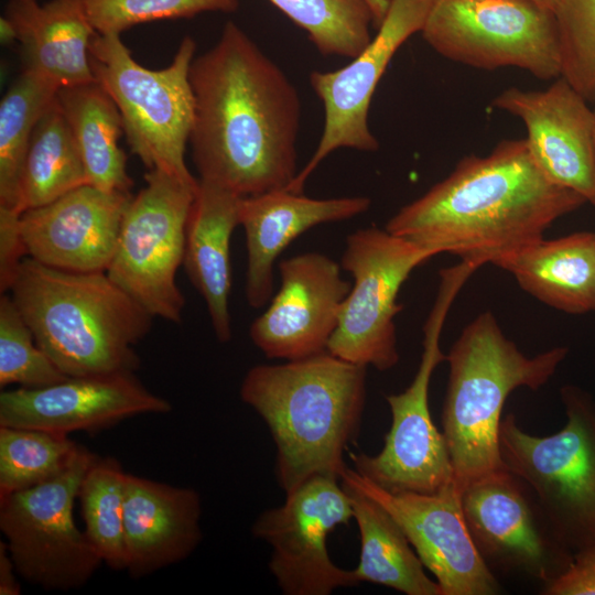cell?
<instances>
[{"label": "cell", "instance_id": "e575fe53", "mask_svg": "<svg viewBox=\"0 0 595 595\" xmlns=\"http://www.w3.org/2000/svg\"><path fill=\"white\" fill-rule=\"evenodd\" d=\"M98 34H121L142 23L192 18L210 11L234 12L238 0H84Z\"/></svg>", "mask_w": 595, "mask_h": 595}, {"label": "cell", "instance_id": "4fadbf2b", "mask_svg": "<svg viewBox=\"0 0 595 595\" xmlns=\"http://www.w3.org/2000/svg\"><path fill=\"white\" fill-rule=\"evenodd\" d=\"M285 501L256 519L251 531L272 548L269 569L285 595H328L357 585L353 570L331 560L326 540L353 519L339 477L316 475L285 494Z\"/></svg>", "mask_w": 595, "mask_h": 595}, {"label": "cell", "instance_id": "1f68e13d", "mask_svg": "<svg viewBox=\"0 0 595 595\" xmlns=\"http://www.w3.org/2000/svg\"><path fill=\"white\" fill-rule=\"evenodd\" d=\"M302 28L325 56L355 58L371 41L374 19L364 0H268Z\"/></svg>", "mask_w": 595, "mask_h": 595}, {"label": "cell", "instance_id": "8fae6325", "mask_svg": "<svg viewBox=\"0 0 595 595\" xmlns=\"http://www.w3.org/2000/svg\"><path fill=\"white\" fill-rule=\"evenodd\" d=\"M96 455L82 446L57 476L0 497V529L19 575L46 589L84 585L102 563L73 508Z\"/></svg>", "mask_w": 595, "mask_h": 595}, {"label": "cell", "instance_id": "d590c367", "mask_svg": "<svg viewBox=\"0 0 595 595\" xmlns=\"http://www.w3.org/2000/svg\"><path fill=\"white\" fill-rule=\"evenodd\" d=\"M20 212L0 208V291L7 293L28 253L20 228Z\"/></svg>", "mask_w": 595, "mask_h": 595}, {"label": "cell", "instance_id": "ac0fdd59", "mask_svg": "<svg viewBox=\"0 0 595 595\" xmlns=\"http://www.w3.org/2000/svg\"><path fill=\"white\" fill-rule=\"evenodd\" d=\"M171 410L170 401L148 390L134 372L68 377L46 387H19L0 394V425L66 435Z\"/></svg>", "mask_w": 595, "mask_h": 595}, {"label": "cell", "instance_id": "d4e9b609", "mask_svg": "<svg viewBox=\"0 0 595 595\" xmlns=\"http://www.w3.org/2000/svg\"><path fill=\"white\" fill-rule=\"evenodd\" d=\"M495 266L553 309L574 315L595 311V232L542 238Z\"/></svg>", "mask_w": 595, "mask_h": 595}, {"label": "cell", "instance_id": "cb8c5ba5", "mask_svg": "<svg viewBox=\"0 0 595 595\" xmlns=\"http://www.w3.org/2000/svg\"><path fill=\"white\" fill-rule=\"evenodd\" d=\"M240 198L227 188L198 178L186 227L183 264L190 281L205 301L220 343L231 339L230 239L239 225Z\"/></svg>", "mask_w": 595, "mask_h": 595}, {"label": "cell", "instance_id": "6da1fadb", "mask_svg": "<svg viewBox=\"0 0 595 595\" xmlns=\"http://www.w3.org/2000/svg\"><path fill=\"white\" fill-rule=\"evenodd\" d=\"M190 136L199 178L241 197L286 188L295 178L299 93L232 21L190 67Z\"/></svg>", "mask_w": 595, "mask_h": 595}, {"label": "cell", "instance_id": "7c38bea8", "mask_svg": "<svg viewBox=\"0 0 595 595\" xmlns=\"http://www.w3.org/2000/svg\"><path fill=\"white\" fill-rule=\"evenodd\" d=\"M436 256L378 227L348 235L342 269L354 283L345 299L338 325L327 351L349 363L386 371L399 361L396 316L402 310L397 298L410 273Z\"/></svg>", "mask_w": 595, "mask_h": 595}, {"label": "cell", "instance_id": "ab89813d", "mask_svg": "<svg viewBox=\"0 0 595 595\" xmlns=\"http://www.w3.org/2000/svg\"><path fill=\"white\" fill-rule=\"evenodd\" d=\"M534 1L554 11L560 0H534Z\"/></svg>", "mask_w": 595, "mask_h": 595}, {"label": "cell", "instance_id": "7402d4cb", "mask_svg": "<svg viewBox=\"0 0 595 595\" xmlns=\"http://www.w3.org/2000/svg\"><path fill=\"white\" fill-rule=\"evenodd\" d=\"M202 501L193 488L126 475V570L141 577L183 561L202 540Z\"/></svg>", "mask_w": 595, "mask_h": 595}, {"label": "cell", "instance_id": "f546056e", "mask_svg": "<svg viewBox=\"0 0 595 595\" xmlns=\"http://www.w3.org/2000/svg\"><path fill=\"white\" fill-rule=\"evenodd\" d=\"M126 475L112 457H96L78 491L85 533L102 563L126 570L125 485Z\"/></svg>", "mask_w": 595, "mask_h": 595}, {"label": "cell", "instance_id": "ba28073f", "mask_svg": "<svg viewBox=\"0 0 595 595\" xmlns=\"http://www.w3.org/2000/svg\"><path fill=\"white\" fill-rule=\"evenodd\" d=\"M480 266L461 260L440 272L435 302L423 327V351L409 387L386 396L391 426L376 455L349 453L354 469L391 491L433 494L454 482V472L442 432L432 421L429 389L432 374L446 360L440 346L448 310L461 288Z\"/></svg>", "mask_w": 595, "mask_h": 595}, {"label": "cell", "instance_id": "8992f818", "mask_svg": "<svg viewBox=\"0 0 595 595\" xmlns=\"http://www.w3.org/2000/svg\"><path fill=\"white\" fill-rule=\"evenodd\" d=\"M196 43L185 36L171 64L161 69L140 65L119 34H96L89 46L95 80L116 104L131 152L148 170L185 182V148L194 122L195 101L190 67Z\"/></svg>", "mask_w": 595, "mask_h": 595}, {"label": "cell", "instance_id": "4316f807", "mask_svg": "<svg viewBox=\"0 0 595 595\" xmlns=\"http://www.w3.org/2000/svg\"><path fill=\"white\" fill-rule=\"evenodd\" d=\"M57 100L82 156L88 184L106 192L130 193L133 180L119 145L125 133L120 112L95 80L62 88Z\"/></svg>", "mask_w": 595, "mask_h": 595}, {"label": "cell", "instance_id": "ffe728a7", "mask_svg": "<svg viewBox=\"0 0 595 595\" xmlns=\"http://www.w3.org/2000/svg\"><path fill=\"white\" fill-rule=\"evenodd\" d=\"M131 193L106 192L89 184L21 214L30 258L74 272H106L116 251Z\"/></svg>", "mask_w": 595, "mask_h": 595}, {"label": "cell", "instance_id": "30bf717a", "mask_svg": "<svg viewBox=\"0 0 595 595\" xmlns=\"http://www.w3.org/2000/svg\"><path fill=\"white\" fill-rule=\"evenodd\" d=\"M421 33L436 53L470 67L561 76L556 15L534 0H435Z\"/></svg>", "mask_w": 595, "mask_h": 595}, {"label": "cell", "instance_id": "277c9868", "mask_svg": "<svg viewBox=\"0 0 595 595\" xmlns=\"http://www.w3.org/2000/svg\"><path fill=\"white\" fill-rule=\"evenodd\" d=\"M10 295L36 343L67 377L134 372V346L153 316L106 272H74L25 258Z\"/></svg>", "mask_w": 595, "mask_h": 595}, {"label": "cell", "instance_id": "603a6c76", "mask_svg": "<svg viewBox=\"0 0 595 595\" xmlns=\"http://www.w3.org/2000/svg\"><path fill=\"white\" fill-rule=\"evenodd\" d=\"M3 17L20 44L23 72L60 89L95 82L89 46L97 32L84 0H10Z\"/></svg>", "mask_w": 595, "mask_h": 595}, {"label": "cell", "instance_id": "2e32d148", "mask_svg": "<svg viewBox=\"0 0 595 595\" xmlns=\"http://www.w3.org/2000/svg\"><path fill=\"white\" fill-rule=\"evenodd\" d=\"M339 477L372 498L399 523L442 595H495L500 585L476 549L455 482L433 494L391 493L346 466Z\"/></svg>", "mask_w": 595, "mask_h": 595}, {"label": "cell", "instance_id": "e0dca14e", "mask_svg": "<svg viewBox=\"0 0 595 595\" xmlns=\"http://www.w3.org/2000/svg\"><path fill=\"white\" fill-rule=\"evenodd\" d=\"M281 285L249 327L268 358L298 360L327 351L351 284L342 266L321 252H303L279 264Z\"/></svg>", "mask_w": 595, "mask_h": 595}, {"label": "cell", "instance_id": "d6a6232c", "mask_svg": "<svg viewBox=\"0 0 595 595\" xmlns=\"http://www.w3.org/2000/svg\"><path fill=\"white\" fill-rule=\"evenodd\" d=\"M68 378L39 346L35 337L13 302L4 293L0 298V386L19 385L41 388Z\"/></svg>", "mask_w": 595, "mask_h": 595}, {"label": "cell", "instance_id": "4dcf8cb0", "mask_svg": "<svg viewBox=\"0 0 595 595\" xmlns=\"http://www.w3.org/2000/svg\"><path fill=\"white\" fill-rule=\"evenodd\" d=\"M80 447L66 434L0 425V497L57 476Z\"/></svg>", "mask_w": 595, "mask_h": 595}, {"label": "cell", "instance_id": "5b68a950", "mask_svg": "<svg viewBox=\"0 0 595 595\" xmlns=\"http://www.w3.org/2000/svg\"><path fill=\"white\" fill-rule=\"evenodd\" d=\"M567 351L561 346L527 357L490 312L465 326L446 355L450 374L442 411V433L461 491L507 468L499 448L506 399L520 387L538 390L545 385Z\"/></svg>", "mask_w": 595, "mask_h": 595}, {"label": "cell", "instance_id": "7a4b0ae2", "mask_svg": "<svg viewBox=\"0 0 595 595\" xmlns=\"http://www.w3.org/2000/svg\"><path fill=\"white\" fill-rule=\"evenodd\" d=\"M584 204L580 194L547 176L526 139L502 140L485 156L461 159L385 229L436 255L495 266Z\"/></svg>", "mask_w": 595, "mask_h": 595}, {"label": "cell", "instance_id": "44dd1931", "mask_svg": "<svg viewBox=\"0 0 595 595\" xmlns=\"http://www.w3.org/2000/svg\"><path fill=\"white\" fill-rule=\"evenodd\" d=\"M366 196L311 198L286 188L241 197L239 225L246 235V299L252 309L264 307L272 295L273 266L282 251L309 229L350 219L367 212Z\"/></svg>", "mask_w": 595, "mask_h": 595}, {"label": "cell", "instance_id": "5bb4252c", "mask_svg": "<svg viewBox=\"0 0 595 595\" xmlns=\"http://www.w3.org/2000/svg\"><path fill=\"white\" fill-rule=\"evenodd\" d=\"M461 500L472 540L491 571H516L547 584L570 566L573 554L527 484L509 469L472 482Z\"/></svg>", "mask_w": 595, "mask_h": 595}, {"label": "cell", "instance_id": "83f0119b", "mask_svg": "<svg viewBox=\"0 0 595 595\" xmlns=\"http://www.w3.org/2000/svg\"><path fill=\"white\" fill-rule=\"evenodd\" d=\"M86 184L82 156L56 96L29 143L20 178V209L46 205Z\"/></svg>", "mask_w": 595, "mask_h": 595}, {"label": "cell", "instance_id": "8d00e7d4", "mask_svg": "<svg viewBox=\"0 0 595 595\" xmlns=\"http://www.w3.org/2000/svg\"><path fill=\"white\" fill-rule=\"evenodd\" d=\"M543 595H595V543L576 552L559 577L544 584Z\"/></svg>", "mask_w": 595, "mask_h": 595}, {"label": "cell", "instance_id": "60d3db41", "mask_svg": "<svg viewBox=\"0 0 595 595\" xmlns=\"http://www.w3.org/2000/svg\"><path fill=\"white\" fill-rule=\"evenodd\" d=\"M594 112V133H595V108L593 109Z\"/></svg>", "mask_w": 595, "mask_h": 595}, {"label": "cell", "instance_id": "d6986e66", "mask_svg": "<svg viewBox=\"0 0 595 595\" xmlns=\"http://www.w3.org/2000/svg\"><path fill=\"white\" fill-rule=\"evenodd\" d=\"M491 105L519 118L539 166L595 206L594 112L562 76L543 90L509 87Z\"/></svg>", "mask_w": 595, "mask_h": 595}, {"label": "cell", "instance_id": "52a82bcc", "mask_svg": "<svg viewBox=\"0 0 595 595\" xmlns=\"http://www.w3.org/2000/svg\"><path fill=\"white\" fill-rule=\"evenodd\" d=\"M561 400L563 429L536 436L510 413L500 423L499 448L507 469L527 484L574 555L595 543V400L571 385L561 388Z\"/></svg>", "mask_w": 595, "mask_h": 595}, {"label": "cell", "instance_id": "9c48e42d", "mask_svg": "<svg viewBox=\"0 0 595 595\" xmlns=\"http://www.w3.org/2000/svg\"><path fill=\"white\" fill-rule=\"evenodd\" d=\"M123 214L106 273L153 317L181 323L185 298L176 284L184 261L186 227L198 187L159 170Z\"/></svg>", "mask_w": 595, "mask_h": 595}, {"label": "cell", "instance_id": "f1b7e54d", "mask_svg": "<svg viewBox=\"0 0 595 595\" xmlns=\"http://www.w3.org/2000/svg\"><path fill=\"white\" fill-rule=\"evenodd\" d=\"M60 88L28 72L10 85L0 102V208L21 212L20 178L34 128Z\"/></svg>", "mask_w": 595, "mask_h": 595}, {"label": "cell", "instance_id": "74e56055", "mask_svg": "<svg viewBox=\"0 0 595 595\" xmlns=\"http://www.w3.org/2000/svg\"><path fill=\"white\" fill-rule=\"evenodd\" d=\"M17 569L9 553L6 542H0V595H19L20 583L17 578Z\"/></svg>", "mask_w": 595, "mask_h": 595}, {"label": "cell", "instance_id": "9a60e30c", "mask_svg": "<svg viewBox=\"0 0 595 595\" xmlns=\"http://www.w3.org/2000/svg\"><path fill=\"white\" fill-rule=\"evenodd\" d=\"M435 0H390L377 34L351 62L337 71L310 75L325 111L323 132L312 158L288 191L301 194L320 163L340 148L374 152L379 142L368 123L372 95L399 47L424 28Z\"/></svg>", "mask_w": 595, "mask_h": 595}, {"label": "cell", "instance_id": "3957f363", "mask_svg": "<svg viewBox=\"0 0 595 595\" xmlns=\"http://www.w3.org/2000/svg\"><path fill=\"white\" fill-rule=\"evenodd\" d=\"M367 367L328 351L250 368L241 400L266 422L277 448L275 476L285 494L316 475L339 477L359 432Z\"/></svg>", "mask_w": 595, "mask_h": 595}, {"label": "cell", "instance_id": "484cf974", "mask_svg": "<svg viewBox=\"0 0 595 595\" xmlns=\"http://www.w3.org/2000/svg\"><path fill=\"white\" fill-rule=\"evenodd\" d=\"M350 498L360 536V556L353 569L357 583L383 585L407 595H442L424 572L405 533L391 515L347 479L339 477Z\"/></svg>", "mask_w": 595, "mask_h": 595}, {"label": "cell", "instance_id": "836d02e7", "mask_svg": "<svg viewBox=\"0 0 595 595\" xmlns=\"http://www.w3.org/2000/svg\"><path fill=\"white\" fill-rule=\"evenodd\" d=\"M554 13L561 76L588 102H595V0H560Z\"/></svg>", "mask_w": 595, "mask_h": 595}, {"label": "cell", "instance_id": "f35d334b", "mask_svg": "<svg viewBox=\"0 0 595 595\" xmlns=\"http://www.w3.org/2000/svg\"><path fill=\"white\" fill-rule=\"evenodd\" d=\"M364 1L367 3L368 8L371 11L372 19H374V26L378 29L389 10L390 0H364Z\"/></svg>", "mask_w": 595, "mask_h": 595}]
</instances>
